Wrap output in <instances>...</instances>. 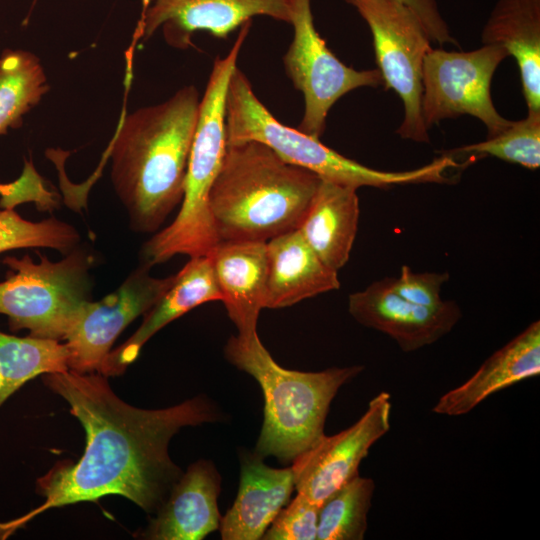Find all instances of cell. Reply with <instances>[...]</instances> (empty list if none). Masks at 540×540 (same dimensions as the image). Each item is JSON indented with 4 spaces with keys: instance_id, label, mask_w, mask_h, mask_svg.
<instances>
[{
    "instance_id": "5",
    "label": "cell",
    "mask_w": 540,
    "mask_h": 540,
    "mask_svg": "<svg viewBox=\"0 0 540 540\" xmlns=\"http://www.w3.org/2000/svg\"><path fill=\"white\" fill-rule=\"evenodd\" d=\"M251 21L243 24L224 57H216L201 97L197 126L189 155L181 207L168 226L157 231L142 249V262L164 263L178 254L209 255L219 239L214 229L209 195L226 152V95L237 68Z\"/></svg>"
},
{
    "instance_id": "17",
    "label": "cell",
    "mask_w": 540,
    "mask_h": 540,
    "mask_svg": "<svg viewBox=\"0 0 540 540\" xmlns=\"http://www.w3.org/2000/svg\"><path fill=\"white\" fill-rule=\"evenodd\" d=\"M294 488L291 467L272 468L255 452H244L237 497L220 521L221 538L262 539L277 514L289 503Z\"/></svg>"
},
{
    "instance_id": "6",
    "label": "cell",
    "mask_w": 540,
    "mask_h": 540,
    "mask_svg": "<svg viewBox=\"0 0 540 540\" xmlns=\"http://www.w3.org/2000/svg\"><path fill=\"white\" fill-rule=\"evenodd\" d=\"M227 144L255 141L270 148L280 159L309 170L322 180L358 189H388L397 185L449 183L454 162L447 156L407 171H382L347 158L319 139L277 120L255 95L246 75L234 70L226 95Z\"/></svg>"
},
{
    "instance_id": "32",
    "label": "cell",
    "mask_w": 540,
    "mask_h": 540,
    "mask_svg": "<svg viewBox=\"0 0 540 540\" xmlns=\"http://www.w3.org/2000/svg\"><path fill=\"white\" fill-rule=\"evenodd\" d=\"M0 65H1V61H0Z\"/></svg>"
},
{
    "instance_id": "9",
    "label": "cell",
    "mask_w": 540,
    "mask_h": 540,
    "mask_svg": "<svg viewBox=\"0 0 540 540\" xmlns=\"http://www.w3.org/2000/svg\"><path fill=\"white\" fill-rule=\"evenodd\" d=\"M508 56L498 45L471 51L431 48L422 66L421 113L426 128L461 115L479 119L487 138L508 128L512 121L497 111L491 97L493 75Z\"/></svg>"
},
{
    "instance_id": "18",
    "label": "cell",
    "mask_w": 540,
    "mask_h": 540,
    "mask_svg": "<svg viewBox=\"0 0 540 540\" xmlns=\"http://www.w3.org/2000/svg\"><path fill=\"white\" fill-rule=\"evenodd\" d=\"M540 373V321L487 358L463 384L443 394L432 408L439 415L461 416L492 394Z\"/></svg>"
},
{
    "instance_id": "30",
    "label": "cell",
    "mask_w": 540,
    "mask_h": 540,
    "mask_svg": "<svg viewBox=\"0 0 540 540\" xmlns=\"http://www.w3.org/2000/svg\"><path fill=\"white\" fill-rule=\"evenodd\" d=\"M415 13L426 28L432 41L443 44H455L450 28L441 15L436 0H397Z\"/></svg>"
},
{
    "instance_id": "19",
    "label": "cell",
    "mask_w": 540,
    "mask_h": 540,
    "mask_svg": "<svg viewBox=\"0 0 540 540\" xmlns=\"http://www.w3.org/2000/svg\"><path fill=\"white\" fill-rule=\"evenodd\" d=\"M209 256L222 302L238 333L257 330L265 308L267 242L219 241Z\"/></svg>"
},
{
    "instance_id": "12",
    "label": "cell",
    "mask_w": 540,
    "mask_h": 540,
    "mask_svg": "<svg viewBox=\"0 0 540 540\" xmlns=\"http://www.w3.org/2000/svg\"><path fill=\"white\" fill-rule=\"evenodd\" d=\"M391 396L382 391L366 412L347 429L325 434L298 455L291 466L297 493L319 506L335 491L359 475L370 448L390 429Z\"/></svg>"
},
{
    "instance_id": "14",
    "label": "cell",
    "mask_w": 540,
    "mask_h": 540,
    "mask_svg": "<svg viewBox=\"0 0 540 540\" xmlns=\"http://www.w3.org/2000/svg\"><path fill=\"white\" fill-rule=\"evenodd\" d=\"M292 0H154L143 12L141 36L158 29L166 42L185 49L196 31L226 38L254 16H267L290 23Z\"/></svg>"
},
{
    "instance_id": "29",
    "label": "cell",
    "mask_w": 540,
    "mask_h": 540,
    "mask_svg": "<svg viewBox=\"0 0 540 540\" xmlns=\"http://www.w3.org/2000/svg\"><path fill=\"white\" fill-rule=\"evenodd\" d=\"M449 280L447 272H414L409 266H402L400 275L392 277L395 291L404 299L426 307H438L441 288Z\"/></svg>"
},
{
    "instance_id": "3",
    "label": "cell",
    "mask_w": 540,
    "mask_h": 540,
    "mask_svg": "<svg viewBox=\"0 0 540 540\" xmlns=\"http://www.w3.org/2000/svg\"><path fill=\"white\" fill-rule=\"evenodd\" d=\"M321 178L264 144H227L209 207L219 241L267 242L298 229Z\"/></svg>"
},
{
    "instance_id": "1",
    "label": "cell",
    "mask_w": 540,
    "mask_h": 540,
    "mask_svg": "<svg viewBox=\"0 0 540 540\" xmlns=\"http://www.w3.org/2000/svg\"><path fill=\"white\" fill-rule=\"evenodd\" d=\"M42 379L70 405L85 429L86 448L77 462H60L37 480L44 502L18 519L0 522V539L50 508L108 495H120L155 513L183 473L168 453L172 437L183 427L222 416L203 396L163 409L131 406L98 372L68 370L43 374Z\"/></svg>"
},
{
    "instance_id": "20",
    "label": "cell",
    "mask_w": 540,
    "mask_h": 540,
    "mask_svg": "<svg viewBox=\"0 0 540 540\" xmlns=\"http://www.w3.org/2000/svg\"><path fill=\"white\" fill-rule=\"evenodd\" d=\"M340 287L337 271L325 265L300 232L267 241L265 308H284Z\"/></svg>"
},
{
    "instance_id": "25",
    "label": "cell",
    "mask_w": 540,
    "mask_h": 540,
    "mask_svg": "<svg viewBox=\"0 0 540 540\" xmlns=\"http://www.w3.org/2000/svg\"><path fill=\"white\" fill-rule=\"evenodd\" d=\"M374 491V481L360 475L335 491L320 506L317 540H362Z\"/></svg>"
},
{
    "instance_id": "22",
    "label": "cell",
    "mask_w": 540,
    "mask_h": 540,
    "mask_svg": "<svg viewBox=\"0 0 540 540\" xmlns=\"http://www.w3.org/2000/svg\"><path fill=\"white\" fill-rule=\"evenodd\" d=\"M357 189L322 180L298 231L329 268L349 260L360 215Z\"/></svg>"
},
{
    "instance_id": "23",
    "label": "cell",
    "mask_w": 540,
    "mask_h": 540,
    "mask_svg": "<svg viewBox=\"0 0 540 540\" xmlns=\"http://www.w3.org/2000/svg\"><path fill=\"white\" fill-rule=\"evenodd\" d=\"M69 357L67 345L60 340L0 331V407L30 379L68 371Z\"/></svg>"
},
{
    "instance_id": "26",
    "label": "cell",
    "mask_w": 540,
    "mask_h": 540,
    "mask_svg": "<svg viewBox=\"0 0 540 540\" xmlns=\"http://www.w3.org/2000/svg\"><path fill=\"white\" fill-rule=\"evenodd\" d=\"M80 242V234L72 225L48 218L39 222L21 217L12 208L0 211V254L22 248H49L64 255Z\"/></svg>"
},
{
    "instance_id": "31",
    "label": "cell",
    "mask_w": 540,
    "mask_h": 540,
    "mask_svg": "<svg viewBox=\"0 0 540 540\" xmlns=\"http://www.w3.org/2000/svg\"><path fill=\"white\" fill-rule=\"evenodd\" d=\"M150 2H151V0H142L143 6H144V11L148 8V6L150 5Z\"/></svg>"
},
{
    "instance_id": "28",
    "label": "cell",
    "mask_w": 540,
    "mask_h": 540,
    "mask_svg": "<svg viewBox=\"0 0 540 540\" xmlns=\"http://www.w3.org/2000/svg\"><path fill=\"white\" fill-rule=\"evenodd\" d=\"M320 506L297 493L277 514L262 539L316 540Z\"/></svg>"
},
{
    "instance_id": "21",
    "label": "cell",
    "mask_w": 540,
    "mask_h": 540,
    "mask_svg": "<svg viewBox=\"0 0 540 540\" xmlns=\"http://www.w3.org/2000/svg\"><path fill=\"white\" fill-rule=\"evenodd\" d=\"M481 41L515 58L528 112L540 113V0H498Z\"/></svg>"
},
{
    "instance_id": "27",
    "label": "cell",
    "mask_w": 540,
    "mask_h": 540,
    "mask_svg": "<svg viewBox=\"0 0 540 540\" xmlns=\"http://www.w3.org/2000/svg\"><path fill=\"white\" fill-rule=\"evenodd\" d=\"M468 154L492 156L535 170L540 167V113L528 112L524 119L493 137L474 144L455 148L447 155Z\"/></svg>"
},
{
    "instance_id": "16",
    "label": "cell",
    "mask_w": 540,
    "mask_h": 540,
    "mask_svg": "<svg viewBox=\"0 0 540 540\" xmlns=\"http://www.w3.org/2000/svg\"><path fill=\"white\" fill-rule=\"evenodd\" d=\"M212 301L222 302V295L211 258L209 255L190 257L174 274L166 292L144 314L140 327L123 344L111 350L100 373L106 377L123 374L155 333L193 308Z\"/></svg>"
},
{
    "instance_id": "10",
    "label": "cell",
    "mask_w": 540,
    "mask_h": 540,
    "mask_svg": "<svg viewBox=\"0 0 540 540\" xmlns=\"http://www.w3.org/2000/svg\"><path fill=\"white\" fill-rule=\"evenodd\" d=\"M293 39L283 57L285 71L304 97V113L297 129L320 139L331 107L360 87L383 84L378 69L356 70L342 63L328 48L314 25L311 0H292Z\"/></svg>"
},
{
    "instance_id": "2",
    "label": "cell",
    "mask_w": 540,
    "mask_h": 540,
    "mask_svg": "<svg viewBox=\"0 0 540 540\" xmlns=\"http://www.w3.org/2000/svg\"><path fill=\"white\" fill-rule=\"evenodd\" d=\"M201 97L184 86L122 118L110 143L111 181L132 231L157 232L181 203Z\"/></svg>"
},
{
    "instance_id": "13",
    "label": "cell",
    "mask_w": 540,
    "mask_h": 540,
    "mask_svg": "<svg viewBox=\"0 0 540 540\" xmlns=\"http://www.w3.org/2000/svg\"><path fill=\"white\" fill-rule=\"evenodd\" d=\"M348 310L358 323L386 334L404 352L435 343L448 334L462 316L454 301L426 307L404 299L393 288L392 277L375 281L349 295Z\"/></svg>"
},
{
    "instance_id": "15",
    "label": "cell",
    "mask_w": 540,
    "mask_h": 540,
    "mask_svg": "<svg viewBox=\"0 0 540 540\" xmlns=\"http://www.w3.org/2000/svg\"><path fill=\"white\" fill-rule=\"evenodd\" d=\"M221 476L213 462L198 460L172 487L141 538L150 540H201L219 529L217 499Z\"/></svg>"
},
{
    "instance_id": "7",
    "label": "cell",
    "mask_w": 540,
    "mask_h": 540,
    "mask_svg": "<svg viewBox=\"0 0 540 540\" xmlns=\"http://www.w3.org/2000/svg\"><path fill=\"white\" fill-rule=\"evenodd\" d=\"M39 259H2L9 272L0 282V313L12 331L27 329L30 336L64 340L89 301L93 258L77 246L59 261L42 254Z\"/></svg>"
},
{
    "instance_id": "24",
    "label": "cell",
    "mask_w": 540,
    "mask_h": 540,
    "mask_svg": "<svg viewBox=\"0 0 540 540\" xmlns=\"http://www.w3.org/2000/svg\"><path fill=\"white\" fill-rule=\"evenodd\" d=\"M0 135L18 128L23 117L49 90L39 58L25 50L5 49L0 55Z\"/></svg>"
},
{
    "instance_id": "8",
    "label": "cell",
    "mask_w": 540,
    "mask_h": 540,
    "mask_svg": "<svg viewBox=\"0 0 540 540\" xmlns=\"http://www.w3.org/2000/svg\"><path fill=\"white\" fill-rule=\"evenodd\" d=\"M370 28L378 70L385 89L397 93L404 118L396 133L406 140L429 143L421 113L422 66L432 48L419 17L397 0H345Z\"/></svg>"
},
{
    "instance_id": "4",
    "label": "cell",
    "mask_w": 540,
    "mask_h": 540,
    "mask_svg": "<svg viewBox=\"0 0 540 540\" xmlns=\"http://www.w3.org/2000/svg\"><path fill=\"white\" fill-rule=\"evenodd\" d=\"M225 358L259 383L264 419L255 453L293 461L323 435L330 404L338 390L363 366L331 367L319 372L289 370L275 362L257 330L231 336Z\"/></svg>"
},
{
    "instance_id": "11",
    "label": "cell",
    "mask_w": 540,
    "mask_h": 540,
    "mask_svg": "<svg viewBox=\"0 0 540 540\" xmlns=\"http://www.w3.org/2000/svg\"><path fill=\"white\" fill-rule=\"evenodd\" d=\"M150 268L142 262L115 291L83 305L64 339L70 353L69 370L100 373L117 337L170 287L174 275L153 277Z\"/></svg>"
}]
</instances>
